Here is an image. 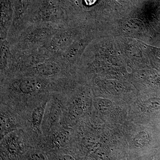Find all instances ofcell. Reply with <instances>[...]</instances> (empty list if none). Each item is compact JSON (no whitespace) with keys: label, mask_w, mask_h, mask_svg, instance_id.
<instances>
[{"label":"cell","mask_w":160,"mask_h":160,"mask_svg":"<svg viewBox=\"0 0 160 160\" xmlns=\"http://www.w3.org/2000/svg\"><path fill=\"white\" fill-rule=\"evenodd\" d=\"M48 98L46 97L45 100H42L37 104L30 110L28 120L30 127L35 131L38 132H42V125L45 118L47 104Z\"/></svg>","instance_id":"obj_6"},{"label":"cell","mask_w":160,"mask_h":160,"mask_svg":"<svg viewBox=\"0 0 160 160\" xmlns=\"http://www.w3.org/2000/svg\"><path fill=\"white\" fill-rule=\"evenodd\" d=\"M71 73L65 68L58 57L52 56L21 74L52 79Z\"/></svg>","instance_id":"obj_4"},{"label":"cell","mask_w":160,"mask_h":160,"mask_svg":"<svg viewBox=\"0 0 160 160\" xmlns=\"http://www.w3.org/2000/svg\"><path fill=\"white\" fill-rule=\"evenodd\" d=\"M1 138H3L9 132L20 129V123L17 119L3 107L1 108Z\"/></svg>","instance_id":"obj_7"},{"label":"cell","mask_w":160,"mask_h":160,"mask_svg":"<svg viewBox=\"0 0 160 160\" xmlns=\"http://www.w3.org/2000/svg\"><path fill=\"white\" fill-rule=\"evenodd\" d=\"M12 54L10 44L7 39L1 40V78L5 76L9 71Z\"/></svg>","instance_id":"obj_8"},{"label":"cell","mask_w":160,"mask_h":160,"mask_svg":"<svg viewBox=\"0 0 160 160\" xmlns=\"http://www.w3.org/2000/svg\"><path fill=\"white\" fill-rule=\"evenodd\" d=\"M11 66L5 76L23 73L51 57L44 47L33 50H12Z\"/></svg>","instance_id":"obj_3"},{"label":"cell","mask_w":160,"mask_h":160,"mask_svg":"<svg viewBox=\"0 0 160 160\" xmlns=\"http://www.w3.org/2000/svg\"><path fill=\"white\" fill-rule=\"evenodd\" d=\"M65 26H67L49 22L30 24L9 42L11 50H33L45 47L54 35Z\"/></svg>","instance_id":"obj_2"},{"label":"cell","mask_w":160,"mask_h":160,"mask_svg":"<svg viewBox=\"0 0 160 160\" xmlns=\"http://www.w3.org/2000/svg\"><path fill=\"white\" fill-rule=\"evenodd\" d=\"M50 79L16 74L1 78V95L11 98H30L49 91Z\"/></svg>","instance_id":"obj_1"},{"label":"cell","mask_w":160,"mask_h":160,"mask_svg":"<svg viewBox=\"0 0 160 160\" xmlns=\"http://www.w3.org/2000/svg\"><path fill=\"white\" fill-rule=\"evenodd\" d=\"M76 26H65L54 35L44 48L50 56L62 54L75 41L78 30Z\"/></svg>","instance_id":"obj_5"},{"label":"cell","mask_w":160,"mask_h":160,"mask_svg":"<svg viewBox=\"0 0 160 160\" xmlns=\"http://www.w3.org/2000/svg\"><path fill=\"white\" fill-rule=\"evenodd\" d=\"M98 0H84V3L87 6H92L95 4Z\"/></svg>","instance_id":"obj_9"}]
</instances>
